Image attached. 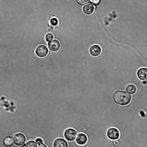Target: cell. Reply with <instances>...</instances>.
Returning a JSON list of instances; mask_svg holds the SVG:
<instances>
[{
	"label": "cell",
	"mask_w": 147,
	"mask_h": 147,
	"mask_svg": "<svg viewBox=\"0 0 147 147\" xmlns=\"http://www.w3.org/2000/svg\"><path fill=\"white\" fill-rule=\"evenodd\" d=\"M113 99L117 104L122 106L128 104L131 100V96L126 92L118 90L115 92L113 96Z\"/></svg>",
	"instance_id": "cell-1"
},
{
	"label": "cell",
	"mask_w": 147,
	"mask_h": 147,
	"mask_svg": "<svg viewBox=\"0 0 147 147\" xmlns=\"http://www.w3.org/2000/svg\"><path fill=\"white\" fill-rule=\"evenodd\" d=\"M48 53L47 48L44 45H40L36 48L35 53L36 55L40 57H43L46 56Z\"/></svg>",
	"instance_id": "cell-5"
},
{
	"label": "cell",
	"mask_w": 147,
	"mask_h": 147,
	"mask_svg": "<svg viewBox=\"0 0 147 147\" xmlns=\"http://www.w3.org/2000/svg\"><path fill=\"white\" fill-rule=\"evenodd\" d=\"M51 24L53 26H56L58 24V20L56 18H52L50 20Z\"/></svg>",
	"instance_id": "cell-16"
},
{
	"label": "cell",
	"mask_w": 147,
	"mask_h": 147,
	"mask_svg": "<svg viewBox=\"0 0 147 147\" xmlns=\"http://www.w3.org/2000/svg\"><path fill=\"white\" fill-rule=\"evenodd\" d=\"M89 147H101L98 142L95 143Z\"/></svg>",
	"instance_id": "cell-21"
},
{
	"label": "cell",
	"mask_w": 147,
	"mask_h": 147,
	"mask_svg": "<svg viewBox=\"0 0 147 147\" xmlns=\"http://www.w3.org/2000/svg\"><path fill=\"white\" fill-rule=\"evenodd\" d=\"M89 51L91 55L93 56L96 57L100 54L102 49L99 45L95 44L92 45L90 47Z\"/></svg>",
	"instance_id": "cell-8"
},
{
	"label": "cell",
	"mask_w": 147,
	"mask_h": 147,
	"mask_svg": "<svg viewBox=\"0 0 147 147\" xmlns=\"http://www.w3.org/2000/svg\"><path fill=\"white\" fill-rule=\"evenodd\" d=\"M48 46L50 50L55 52L59 50L61 45L59 42L58 40L54 39L49 42Z\"/></svg>",
	"instance_id": "cell-7"
},
{
	"label": "cell",
	"mask_w": 147,
	"mask_h": 147,
	"mask_svg": "<svg viewBox=\"0 0 147 147\" xmlns=\"http://www.w3.org/2000/svg\"><path fill=\"white\" fill-rule=\"evenodd\" d=\"M38 147H48L46 145L43 143L38 144Z\"/></svg>",
	"instance_id": "cell-22"
},
{
	"label": "cell",
	"mask_w": 147,
	"mask_h": 147,
	"mask_svg": "<svg viewBox=\"0 0 147 147\" xmlns=\"http://www.w3.org/2000/svg\"><path fill=\"white\" fill-rule=\"evenodd\" d=\"M53 38V36L51 33L47 34L45 36V39L47 42L51 41Z\"/></svg>",
	"instance_id": "cell-15"
},
{
	"label": "cell",
	"mask_w": 147,
	"mask_h": 147,
	"mask_svg": "<svg viewBox=\"0 0 147 147\" xmlns=\"http://www.w3.org/2000/svg\"><path fill=\"white\" fill-rule=\"evenodd\" d=\"M53 147H68L67 142L64 139L59 138L56 139L53 142Z\"/></svg>",
	"instance_id": "cell-6"
},
{
	"label": "cell",
	"mask_w": 147,
	"mask_h": 147,
	"mask_svg": "<svg viewBox=\"0 0 147 147\" xmlns=\"http://www.w3.org/2000/svg\"><path fill=\"white\" fill-rule=\"evenodd\" d=\"M140 116L143 118L146 117V114L142 111H141L140 112Z\"/></svg>",
	"instance_id": "cell-20"
},
{
	"label": "cell",
	"mask_w": 147,
	"mask_h": 147,
	"mask_svg": "<svg viewBox=\"0 0 147 147\" xmlns=\"http://www.w3.org/2000/svg\"><path fill=\"white\" fill-rule=\"evenodd\" d=\"M88 141V138L86 134L83 133H80L78 135L76 142L79 145L85 144Z\"/></svg>",
	"instance_id": "cell-9"
},
{
	"label": "cell",
	"mask_w": 147,
	"mask_h": 147,
	"mask_svg": "<svg viewBox=\"0 0 147 147\" xmlns=\"http://www.w3.org/2000/svg\"><path fill=\"white\" fill-rule=\"evenodd\" d=\"M90 1L94 4L98 5L100 3L101 0H90Z\"/></svg>",
	"instance_id": "cell-19"
},
{
	"label": "cell",
	"mask_w": 147,
	"mask_h": 147,
	"mask_svg": "<svg viewBox=\"0 0 147 147\" xmlns=\"http://www.w3.org/2000/svg\"><path fill=\"white\" fill-rule=\"evenodd\" d=\"M77 134L78 132L76 130L73 128H69L65 130L63 135L66 140L72 142L75 140Z\"/></svg>",
	"instance_id": "cell-2"
},
{
	"label": "cell",
	"mask_w": 147,
	"mask_h": 147,
	"mask_svg": "<svg viewBox=\"0 0 147 147\" xmlns=\"http://www.w3.org/2000/svg\"><path fill=\"white\" fill-rule=\"evenodd\" d=\"M76 1L78 4L83 5L88 2L89 0H76Z\"/></svg>",
	"instance_id": "cell-17"
},
{
	"label": "cell",
	"mask_w": 147,
	"mask_h": 147,
	"mask_svg": "<svg viewBox=\"0 0 147 147\" xmlns=\"http://www.w3.org/2000/svg\"><path fill=\"white\" fill-rule=\"evenodd\" d=\"M126 90L129 93L134 94L136 92L137 88L134 85L130 84L127 86L126 88Z\"/></svg>",
	"instance_id": "cell-13"
},
{
	"label": "cell",
	"mask_w": 147,
	"mask_h": 147,
	"mask_svg": "<svg viewBox=\"0 0 147 147\" xmlns=\"http://www.w3.org/2000/svg\"><path fill=\"white\" fill-rule=\"evenodd\" d=\"M143 83L144 84H146V81H144L143 82Z\"/></svg>",
	"instance_id": "cell-23"
},
{
	"label": "cell",
	"mask_w": 147,
	"mask_h": 147,
	"mask_svg": "<svg viewBox=\"0 0 147 147\" xmlns=\"http://www.w3.org/2000/svg\"><path fill=\"white\" fill-rule=\"evenodd\" d=\"M83 11L86 14L89 15L92 13L94 10V5L91 3L85 5L83 7Z\"/></svg>",
	"instance_id": "cell-10"
},
{
	"label": "cell",
	"mask_w": 147,
	"mask_h": 147,
	"mask_svg": "<svg viewBox=\"0 0 147 147\" xmlns=\"http://www.w3.org/2000/svg\"><path fill=\"white\" fill-rule=\"evenodd\" d=\"M36 142L38 145L43 143L42 139L40 138H38L35 139Z\"/></svg>",
	"instance_id": "cell-18"
},
{
	"label": "cell",
	"mask_w": 147,
	"mask_h": 147,
	"mask_svg": "<svg viewBox=\"0 0 147 147\" xmlns=\"http://www.w3.org/2000/svg\"><path fill=\"white\" fill-rule=\"evenodd\" d=\"M107 135L108 138L111 140L118 139L120 136L119 130L116 128L111 127L107 130Z\"/></svg>",
	"instance_id": "cell-3"
},
{
	"label": "cell",
	"mask_w": 147,
	"mask_h": 147,
	"mask_svg": "<svg viewBox=\"0 0 147 147\" xmlns=\"http://www.w3.org/2000/svg\"><path fill=\"white\" fill-rule=\"evenodd\" d=\"M13 140L14 144L16 145L17 146H21L26 142V138L23 134L18 133L14 135Z\"/></svg>",
	"instance_id": "cell-4"
},
{
	"label": "cell",
	"mask_w": 147,
	"mask_h": 147,
	"mask_svg": "<svg viewBox=\"0 0 147 147\" xmlns=\"http://www.w3.org/2000/svg\"><path fill=\"white\" fill-rule=\"evenodd\" d=\"M138 78L141 80H145L147 79V69L146 68H142L139 69L137 72Z\"/></svg>",
	"instance_id": "cell-11"
},
{
	"label": "cell",
	"mask_w": 147,
	"mask_h": 147,
	"mask_svg": "<svg viewBox=\"0 0 147 147\" xmlns=\"http://www.w3.org/2000/svg\"><path fill=\"white\" fill-rule=\"evenodd\" d=\"M25 147H38L37 143L34 140H31L26 144Z\"/></svg>",
	"instance_id": "cell-14"
},
{
	"label": "cell",
	"mask_w": 147,
	"mask_h": 147,
	"mask_svg": "<svg viewBox=\"0 0 147 147\" xmlns=\"http://www.w3.org/2000/svg\"><path fill=\"white\" fill-rule=\"evenodd\" d=\"M13 140L12 138L10 136H7L4 138L3 141L4 145L6 146H11L13 144Z\"/></svg>",
	"instance_id": "cell-12"
}]
</instances>
